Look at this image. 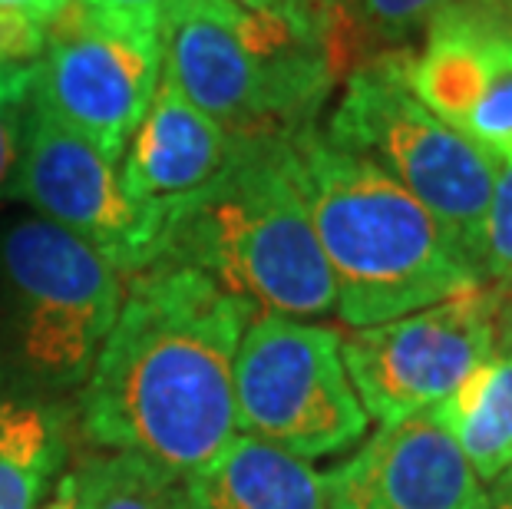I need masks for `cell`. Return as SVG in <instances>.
<instances>
[{
  "label": "cell",
  "mask_w": 512,
  "mask_h": 509,
  "mask_svg": "<svg viewBox=\"0 0 512 509\" xmlns=\"http://www.w3.org/2000/svg\"><path fill=\"white\" fill-rule=\"evenodd\" d=\"M255 314L195 268L156 262L129 275L80 387L83 433L179 480L205 467L238 437L232 374Z\"/></svg>",
  "instance_id": "1"
},
{
  "label": "cell",
  "mask_w": 512,
  "mask_h": 509,
  "mask_svg": "<svg viewBox=\"0 0 512 509\" xmlns=\"http://www.w3.org/2000/svg\"><path fill=\"white\" fill-rule=\"evenodd\" d=\"M288 143L334 278V314L347 328L394 321L483 285L443 225L384 169L334 146L318 123Z\"/></svg>",
  "instance_id": "2"
},
{
  "label": "cell",
  "mask_w": 512,
  "mask_h": 509,
  "mask_svg": "<svg viewBox=\"0 0 512 509\" xmlns=\"http://www.w3.org/2000/svg\"><path fill=\"white\" fill-rule=\"evenodd\" d=\"M159 262L195 268L258 314L314 321L337 305L288 136H232L219 176L169 209Z\"/></svg>",
  "instance_id": "3"
},
{
  "label": "cell",
  "mask_w": 512,
  "mask_h": 509,
  "mask_svg": "<svg viewBox=\"0 0 512 509\" xmlns=\"http://www.w3.org/2000/svg\"><path fill=\"white\" fill-rule=\"evenodd\" d=\"M162 37L166 73L228 136L298 133L347 77L328 37L238 0H182Z\"/></svg>",
  "instance_id": "4"
},
{
  "label": "cell",
  "mask_w": 512,
  "mask_h": 509,
  "mask_svg": "<svg viewBox=\"0 0 512 509\" xmlns=\"http://www.w3.org/2000/svg\"><path fill=\"white\" fill-rule=\"evenodd\" d=\"M407 53H374L344 77L324 136L374 162L427 209L483 278V222L499 162L417 100Z\"/></svg>",
  "instance_id": "5"
},
{
  "label": "cell",
  "mask_w": 512,
  "mask_h": 509,
  "mask_svg": "<svg viewBox=\"0 0 512 509\" xmlns=\"http://www.w3.org/2000/svg\"><path fill=\"white\" fill-rule=\"evenodd\" d=\"M0 281L27 371L53 391L83 387L123 308L126 278L83 238L34 215L0 232Z\"/></svg>",
  "instance_id": "6"
},
{
  "label": "cell",
  "mask_w": 512,
  "mask_h": 509,
  "mask_svg": "<svg viewBox=\"0 0 512 509\" xmlns=\"http://www.w3.org/2000/svg\"><path fill=\"white\" fill-rule=\"evenodd\" d=\"M344 334L261 311L235 354V427L298 460L334 457L367 437L370 417L347 377Z\"/></svg>",
  "instance_id": "7"
},
{
  "label": "cell",
  "mask_w": 512,
  "mask_h": 509,
  "mask_svg": "<svg viewBox=\"0 0 512 509\" xmlns=\"http://www.w3.org/2000/svg\"><path fill=\"white\" fill-rule=\"evenodd\" d=\"M509 341V295L483 281L403 318L351 328L341 354L367 417L394 424L433 410Z\"/></svg>",
  "instance_id": "8"
},
{
  "label": "cell",
  "mask_w": 512,
  "mask_h": 509,
  "mask_svg": "<svg viewBox=\"0 0 512 509\" xmlns=\"http://www.w3.org/2000/svg\"><path fill=\"white\" fill-rule=\"evenodd\" d=\"M166 67V37L152 17L70 0L47 24L37 96L100 153L123 159Z\"/></svg>",
  "instance_id": "9"
},
{
  "label": "cell",
  "mask_w": 512,
  "mask_h": 509,
  "mask_svg": "<svg viewBox=\"0 0 512 509\" xmlns=\"http://www.w3.org/2000/svg\"><path fill=\"white\" fill-rule=\"evenodd\" d=\"M10 199L27 202L40 219L83 238L123 278L162 258L169 212L129 199L116 162L63 123L37 90Z\"/></svg>",
  "instance_id": "10"
},
{
  "label": "cell",
  "mask_w": 512,
  "mask_h": 509,
  "mask_svg": "<svg viewBox=\"0 0 512 509\" xmlns=\"http://www.w3.org/2000/svg\"><path fill=\"white\" fill-rule=\"evenodd\" d=\"M427 110L496 162H512V0H450L407 53Z\"/></svg>",
  "instance_id": "11"
},
{
  "label": "cell",
  "mask_w": 512,
  "mask_h": 509,
  "mask_svg": "<svg viewBox=\"0 0 512 509\" xmlns=\"http://www.w3.org/2000/svg\"><path fill=\"white\" fill-rule=\"evenodd\" d=\"M328 509H483L486 483L430 410L380 424L324 473Z\"/></svg>",
  "instance_id": "12"
},
{
  "label": "cell",
  "mask_w": 512,
  "mask_h": 509,
  "mask_svg": "<svg viewBox=\"0 0 512 509\" xmlns=\"http://www.w3.org/2000/svg\"><path fill=\"white\" fill-rule=\"evenodd\" d=\"M228 153L232 136L205 116L162 67L156 96L119 159V179L133 202L169 212L209 186Z\"/></svg>",
  "instance_id": "13"
},
{
  "label": "cell",
  "mask_w": 512,
  "mask_h": 509,
  "mask_svg": "<svg viewBox=\"0 0 512 509\" xmlns=\"http://www.w3.org/2000/svg\"><path fill=\"white\" fill-rule=\"evenodd\" d=\"M182 496L185 509H328L324 473L245 433L182 476Z\"/></svg>",
  "instance_id": "14"
},
{
  "label": "cell",
  "mask_w": 512,
  "mask_h": 509,
  "mask_svg": "<svg viewBox=\"0 0 512 509\" xmlns=\"http://www.w3.org/2000/svg\"><path fill=\"white\" fill-rule=\"evenodd\" d=\"M483 483L512 467V344L479 364L430 410Z\"/></svg>",
  "instance_id": "15"
},
{
  "label": "cell",
  "mask_w": 512,
  "mask_h": 509,
  "mask_svg": "<svg viewBox=\"0 0 512 509\" xmlns=\"http://www.w3.org/2000/svg\"><path fill=\"white\" fill-rule=\"evenodd\" d=\"M67 460V430L53 410L0 397V509H40Z\"/></svg>",
  "instance_id": "16"
},
{
  "label": "cell",
  "mask_w": 512,
  "mask_h": 509,
  "mask_svg": "<svg viewBox=\"0 0 512 509\" xmlns=\"http://www.w3.org/2000/svg\"><path fill=\"white\" fill-rule=\"evenodd\" d=\"M73 476L80 509H185L179 476L126 453H100Z\"/></svg>",
  "instance_id": "17"
},
{
  "label": "cell",
  "mask_w": 512,
  "mask_h": 509,
  "mask_svg": "<svg viewBox=\"0 0 512 509\" xmlns=\"http://www.w3.org/2000/svg\"><path fill=\"white\" fill-rule=\"evenodd\" d=\"M344 24L357 60H367L374 53L410 50V40L423 34L430 17L450 0H341Z\"/></svg>",
  "instance_id": "18"
},
{
  "label": "cell",
  "mask_w": 512,
  "mask_h": 509,
  "mask_svg": "<svg viewBox=\"0 0 512 509\" xmlns=\"http://www.w3.org/2000/svg\"><path fill=\"white\" fill-rule=\"evenodd\" d=\"M37 90V63L0 67V202L10 199Z\"/></svg>",
  "instance_id": "19"
},
{
  "label": "cell",
  "mask_w": 512,
  "mask_h": 509,
  "mask_svg": "<svg viewBox=\"0 0 512 509\" xmlns=\"http://www.w3.org/2000/svg\"><path fill=\"white\" fill-rule=\"evenodd\" d=\"M483 281L512 291V162H499L483 222Z\"/></svg>",
  "instance_id": "20"
},
{
  "label": "cell",
  "mask_w": 512,
  "mask_h": 509,
  "mask_svg": "<svg viewBox=\"0 0 512 509\" xmlns=\"http://www.w3.org/2000/svg\"><path fill=\"white\" fill-rule=\"evenodd\" d=\"M238 4L255 10V14L291 20V24H298L304 30H314V34L328 37L334 47L341 50V57L347 63V73L361 63L357 60L354 43H351V34H347L341 0H238Z\"/></svg>",
  "instance_id": "21"
},
{
  "label": "cell",
  "mask_w": 512,
  "mask_h": 509,
  "mask_svg": "<svg viewBox=\"0 0 512 509\" xmlns=\"http://www.w3.org/2000/svg\"><path fill=\"white\" fill-rule=\"evenodd\" d=\"M47 47V24L24 10L0 7V67L37 63Z\"/></svg>",
  "instance_id": "22"
},
{
  "label": "cell",
  "mask_w": 512,
  "mask_h": 509,
  "mask_svg": "<svg viewBox=\"0 0 512 509\" xmlns=\"http://www.w3.org/2000/svg\"><path fill=\"white\" fill-rule=\"evenodd\" d=\"M83 4L106 7V10H119V14L152 17V20H159V24H166V17L182 4V0H83Z\"/></svg>",
  "instance_id": "23"
},
{
  "label": "cell",
  "mask_w": 512,
  "mask_h": 509,
  "mask_svg": "<svg viewBox=\"0 0 512 509\" xmlns=\"http://www.w3.org/2000/svg\"><path fill=\"white\" fill-rule=\"evenodd\" d=\"M70 0H0V7H10V10H24V14L37 17L40 24H50L53 17L67 7Z\"/></svg>",
  "instance_id": "24"
},
{
  "label": "cell",
  "mask_w": 512,
  "mask_h": 509,
  "mask_svg": "<svg viewBox=\"0 0 512 509\" xmlns=\"http://www.w3.org/2000/svg\"><path fill=\"white\" fill-rule=\"evenodd\" d=\"M40 509H80L76 503V476L70 473H60V480L53 483V490L47 500L40 503Z\"/></svg>",
  "instance_id": "25"
},
{
  "label": "cell",
  "mask_w": 512,
  "mask_h": 509,
  "mask_svg": "<svg viewBox=\"0 0 512 509\" xmlns=\"http://www.w3.org/2000/svg\"><path fill=\"white\" fill-rule=\"evenodd\" d=\"M483 509H512V467L486 486Z\"/></svg>",
  "instance_id": "26"
}]
</instances>
